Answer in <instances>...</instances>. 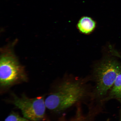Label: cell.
I'll list each match as a JSON object with an SVG mask.
<instances>
[{
    "mask_svg": "<svg viewBox=\"0 0 121 121\" xmlns=\"http://www.w3.org/2000/svg\"><path fill=\"white\" fill-rule=\"evenodd\" d=\"M93 89L87 79L65 78L57 85L45 99L46 108L54 112L59 113L87 99L91 101Z\"/></svg>",
    "mask_w": 121,
    "mask_h": 121,
    "instance_id": "cell-1",
    "label": "cell"
},
{
    "mask_svg": "<svg viewBox=\"0 0 121 121\" xmlns=\"http://www.w3.org/2000/svg\"><path fill=\"white\" fill-rule=\"evenodd\" d=\"M121 73V63L114 58L101 63L94 73V86L91 101L103 104L117 76Z\"/></svg>",
    "mask_w": 121,
    "mask_h": 121,
    "instance_id": "cell-2",
    "label": "cell"
},
{
    "mask_svg": "<svg viewBox=\"0 0 121 121\" xmlns=\"http://www.w3.org/2000/svg\"><path fill=\"white\" fill-rule=\"evenodd\" d=\"M27 80L25 71L13 54L9 52L3 53L0 60L1 88L6 89Z\"/></svg>",
    "mask_w": 121,
    "mask_h": 121,
    "instance_id": "cell-3",
    "label": "cell"
},
{
    "mask_svg": "<svg viewBox=\"0 0 121 121\" xmlns=\"http://www.w3.org/2000/svg\"><path fill=\"white\" fill-rule=\"evenodd\" d=\"M12 95V103L21 110L23 117L31 121L45 120L47 108L43 97L31 98L25 94L21 96Z\"/></svg>",
    "mask_w": 121,
    "mask_h": 121,
    "instance_id": "cell-4",
    "label": "cell"
},
{
    "mask_svg": "<svg viewBox=\"0 0 121 121\" xmlns=\"http://www.w3.org/2000/svg\"><path fill=\"white\" fill-rule=\"evenodd\" d=\"M99 114L96 110L92 108H89L87 112L85 113L81 105H79L77 107L75 114L72 117L67 118L64 115L60 116L56 121H95Z\"/></svg>",
    "mask_w": 121,
    "mask_h": 121,
    "instance_id": "cell-5",
    "label": "cell"
},
{
    "mask_svg": "<svg viewBox=\"0 0 121 121\" xmlns=\"http://www.w3.org/2000/svg\"><path fill=\"white\" fill-rule=\"evenodd\" d=\"M121 99V73L118 75L106 97L103 101L104 104L111 99Z\"/></svg>",
    "mask_w": 121,
    "mask_h": 121,
    "instance_id": "cell-6",
    "label": "cell"
},
{
    "mask_svg": "<svg viewBox=\"0 0 121 121\" xmlns=\"http://www.w3.org/2000/svg\"><path fill=\"white\" fill-rule=\"evenodd\" d=\"M96 23L91 18L84 16L80 20L78 26L80 31L85 34H88L94 29Z\"/></svg>",
    "mask_w": 121,
    "mask_h": 121,
    "instance_id": "cell-7",
    "label": "cell"
},
{
    "mask_svg": "<svg viewBox=\"0 0 121 121\" xmlns=\"http://www.w3.org/2000/svg\"><path fill=\"white\" fill-rule=\"evenodd\" d=\"M4 121H31L23 117L20 116L18 113L12 112L5 119Z\"/></svg>",
    "mask_w": 121,
    "mask_h": 121,
    "instance_id": "cell-8",
    "label": "cell"
},
{
    "mask_svg": "<svg viewBox=\"0 0 121 121\" xmlns=\"http://www.w3.org/2000/svg\"><path fill=\"white\" fill-rule=\"evenodd\" d=\"M118 101L120 103L121 105V109H120V121H121V99H119L118 100Z\"/></svg>",
    "mask_w": 121,
    "mask_h": 121,
    "instance_id": "cell-9",
    "label": "cell"
}]
</instances>
